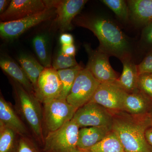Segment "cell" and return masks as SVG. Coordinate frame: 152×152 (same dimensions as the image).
<instances>
[{"label": "cell", "mask_w": 152, "mask_h": 152, "mask_svg": "<svg viewBox=\"0 0 152 152\" xmlns=\"http://www.w3.org/2000/svg\"><path fill=\"white\" fill-rule=\"evenodd\" d=\"M11 1L8 0H1L0 1V13L3 14L8 7Z\"/></svg>", "instance_id": "obj_34"}, {"label": "cell", "mask_w": 152, "mask_h": 152, "mask_svg": "<svg viewBox=\"0 0 152 152\" xmlns=\"http://www.w3.org/2000/svg\"><path fill=\"white\" fill-rule=\"evenodd\" d=\"M77 26L91 31L99 42L98 48L122 61L132 56V46L127 37L113 22L102 17L81 16L74 19Z\"/></svg>", "instance_id": "obj_1"}, {"label": "cell", "mask_w": 152, "mask_h": 152, "mask_svg": "<svg viewBox=\"0 0 152 152\" xmlns=\"http://www.w3.org/2000/svg\"><path fill=\"white\" fill-rule=\"evenodd\" d=\"M121 62L123 65L122 73L115 82L127 93L134 92L138 90L137 66L133 61L132 56L126 57Z\"/></svg>", "instance_id": "obj_16"}, {"label": "cell", "mask_w": 152, "mask_h": 152, "mask_svg": "<svg viewBox=\"0 0 152 152\" xmlns=\"http://www.w3.org/2000/svg\"><path fill=\"white\" fill-rule=\"evenodd\" d=\"M19 136L12 129L0 124V152H18Z\"/></svg>", "instance_id": "obj_21"}, {"label": "cell", "mask_w": 152, "mask_h": 152, "mask_svg": "<svg viewBox=\"0 0 152 152\" xmlns=\"http://www.w3.org/2000/svg\"><path fill=\"white\" fill-rule=\"evenodd\" d=\"M0 67L10 79L18 83L31 94L35 95V91L30 80L20 65L7 56H1Z\"/></svg>", "instance_id": "obj_18"}, {"label": "cell", "mask_w": 152, "mask_h": 152, "mask_svg": "<svg viewBox=\"0 0 152 152\" xmlns=\"http://www.w3.org/2000/svg\"><path fill=\"white\" fill-rule=\"evenodd\" d=\"M80 127L71 120L61 127L47 134L42 147L46 152H71L77 148Z\"/></svg>", "instance_id": "obj_4"}, {"label": "cell", "mask_w": 152, "mask_h": 152, "mask_svg": "<svg viewBox=\"0 0 152 152\" xmlns=\"http://www.w3.org/2000/svg\"><path fill=\"white\" fill-rule=\"evenodd\" d=\"M61 50L66 56H75V55L76 48L74 44L69 45H62Z\"/></svg>", "instance_id": "obj_32"}, {"label": "cell", "mask_w": 152, "mask_h": 152, "mask_svg": "<svg viewBox=\"0 0 152 152\" xmlns=\"http://www.w3.org/2000/svg\"><path fill=\"white\" fill-rule=\"evenodd\" d=\"M151 75H152V74H151Z\"/></svg>", "instance_id": "obj_37"}, {"label": "cell", "mask_w": 152, "mask_h": 152, "mask_svg": "<svg viewBox=\"0 0 152 152\" xmlns=\"http://www.w3.org/2000/svg\"><path fill=\"white\" fill-rule=\"evenodd\" d=\"M100 84L88 70L83 68L66 100L77 110L91 101Z\"/></svg>", "instance_id": "obj_6"}, {"label": "cell", "mask_w": 152, "mask_h": 152, "mask_svg": "<svg viewBox=\"0 0 152 152\" xmlns=\"http://www.w3.org/2000/svg\"><path fill=\"white\" fill-rule=\"evenodd\" d=\"M16 110L29 129L35 139L42 146L44 140L42 103L35 95L10 79Z\"/></svg>", "instance_id": "obj_3"}, {"label": "cell", "mask_w": 152, "mask_h": 152, "mask_svg": "<svg viewBox=\"0 0 152 152\" xmlns=\"http://www.w3.org/2000/svg\"><path fill=\"white\" fill-rule=\"evenodd\" d=\"M0 124L14 130L19 136H33L29 129L10 103L0 97Z\"/></svg>", "instance_id": "obj_14"}, {"label": "cell", "mask_w": 152, "mask_h": 152, "mask_svg": "<svg viewBox=\"0 0 152 152\" xmlns=\"http://www.w3.org/2000/svg\"><path fill=\"white\" fill-rule=\"evenodd\" d=\"M126 93L115 82L100 83L89 102L99 104L110 111H121Z\"/></svg>", "instance_id": "obj_11"}, {"label": "cell", "mask_w": 152, "mask_h": 152, "mask_svg": "<svg viewBox=\"0 0 152 152\" xmlns=\"http://www.w3.org/2000/svg\"><path fill=\"white\" fill-rule=\"evenodd\" d=\"M55 15V9L48 7L43 12L29 16L16 20L1 22L0 35L1 37L6 39L16 38L31 28L48 20Z\"/></svg>", "instance_id": "obj_7"}, {"label": "cell", "mask_w": 152, "mask_h": 152, "mask_svg": "<svg viewBox=\"0 0 152 152\" xmlns=\"http://www.w3.org/2000/svg\"><path fill=\"white\" fill-rule=\"evenodd\" d=\"M86 150L88 152H125L119 139L112 130L100 142Z\"/></svg>", "instance_id": "obj_22"}, {"label": "cell", "mask_w": 152, "mask_h": 152, "mask_svg": "<svg viewBox=\"0 0 152 152\" xmlns=\"http://www.w3.org/2000/svg\"><path fill=\"white\" fill-rule=\"evenodd\" d=\"M84 48L88 58L86 69L100 83H115L118 76L109 62L110 56L98 48L94 50L88 44Z\"/></svg>", "instance_id": "obj_9"}, {"label": "cell", "mask_w": 152, "mask_h": 152, "mask_svg": "<svg viewBox=\"0 0 152 152\" xmlns=\"http://www.w3.org/2000/svg\"><path fill=\"white\" fill-rule=\"evenodd\" d=\"M33 45L38 58L44 67H52L50 56L48 50V40L45 36L38 35L33 39Z\"/></svg>", "instance_id": "obj_24"}, {"label": "cell", "mask_w": 152, "mask_h": 152, "mask_svg": "<svg viewBox=\"0 0 152 152\" xmlns=\"http://www.w3.org/2000/svg\"><path fill=\"white\" fill-rule=\"evenodd\" d=\"M149 121L150 126L152 127V104L151 105L149 110L147 114Z\"/></svg>", "instance_id": "obj_35"}, {"label": "cell", "mask_w": 152, "mask_h": 152, "mask_svg": "<svg viewBox=\"0 0 152 152\" xmlns=\"http://www.w3.org/2000/svg\"><path fill=\"white\" fill-rule=\"evenodd\" d=\"M88 1L86 0L45 1L47 7L56 10V22L63 31L70 29L72 23Z\"/></svg>", "instance_id": "obj_12"}, {"label": "cell", "mask_w": 152, "mask_h": 152, "mask_svg": "<svg viewBox=\"0 0 152 152\" xmlns=\"http://www.w3.org/2000/svg\"><path fill=\"white\" fill-rule=\"evenodd\" d=\"M18 152H46L33 136H20Z\"/></svg>", "instance_id": "obj_26"}, {"label": "cell", "mask_w": 152, "mask_h": 152, "mask_svg": "<svg viewBox=\"0 0 152 152\" xmlns=\"http://www.w3.org/2000/svg\"><path fill=\"white\" fill-rule=\"evenodd\" d=\"M48 7L45 1L12 0L7 10L1 15V22L23 18L43 12Z\"/></svg>", "instance_id": "obj_13"}, {"label": "cell", "mask_w": 152, "mask_h": 152, "mask_svg": "<svg viewBox=\"0 0 152 152\" xmlns=\"http://www.w3.org/2000/svg\"><path fill=\"white\" fill-rule=\"evenodd\" d=\"M152 101L140 91L127 93L123 104V111L133 115L143 116L149 110Z\"/></svg>", "instance_id": "obj_15"}, {"label": "cell", "mask_w": 152, "mask_h": 152, "mask_svg": "<svg viewBox=\"0 0 152 152\" xmlns=\"http://www.w3.org/2000/svg\"><path fill=\"white\" fill-rule=\"evenodd\" d=\"M75 56H68L61 51L58 52L52 63V67L56 71L65 69L78 65Z\"/></svg>", "instance_id": "obj_27"}, {"label": "cell", "mask_w": 152, "mask_h": 152, "mask_svg": "<svg viewBox=\"0 0 152 152\" xmlns=\"http://www.w3.org/2000/svg\"><path fill=\"white\" fill-rule=\"evenodd\" d=\"M43 110L44 137L73 119L77 109L66 100L57 99L45 104Z\"/></svg>", "instance_id": "obj_5"}, {"label": "cell", "mask_w": 152, "mask_h": 152, "mask_svg": "<svg viewBox=\"0 0 152 152\" xmlns=\"http://www.w3.org/2000/svg\"><path fill=\"white\" fill-rule=\"evenodd\" d=\"M18 61L21 67L32 84L35 91L38 79L45 68L40 63L38 62L34 57L26 54L22 53L19 55Z\"/></svg>", "instance_id": "obj_20"}, {"label": "cell", "mask_w": 152, "mask_h": 152, "mask_svg": "<svg viewBox=\"0 0 152 152\" xmlns=\"http://www.w3.org/2000/svg\"><path fill=\"white\" fill-rule=\"evenodd\" d=\"M140 43L142 46L149 51L152 50V22L144 26Z\"/></svg>", "instance_id": "obj_29"}, {"label": "cell", "mask_w": 152, "mask_h": 152, "mask_svg": "<svg viewBox=\"0 0 152 152\" xmlns=\"http://www.w3.org/2000/svg\"><path fill=\"white\" fill-rule=\"evenodd\" d=\"M101 1L108 7L122 20L127 21L129 18V11L127 3L124 0H102Z\"/></svg>", "instance_id": "obj_25"}, {"label": "cell", "mask_w": 152, "mask_h": 152, "mask_svg": "<svg viewBox=\"0 0 152 152\" xmlns=\"http://www.w3.org/2000/svg\"><path fill=\"white\" fill-rule=\"evenodd\" d=\"M72 120L81 128L94 126L112 127L113 113L99 104L89 102L77 110Z\"/></svg>", "instance_id": "obj_8"}, {"label": "cell", "mask_w": 152, "mask_h": 152, "mask_svg": "<svg viewBox=\"0 0 152 152\" xmlns=\"http://www.w3.org/2000/svg\"><path fill=\"white\" fill-rule=\"evenodd\" d=\"M62 90V84L58 71L52 67L45 68L38 79L35 95L43 104L58 99Z\"/></svg>", "instance_id": "obj_10"}, {"label": "cell", "mask_w": 152, "mask_h": 152, "mask_svg": "<svg viewBox=\"0 0 152 152\" xmlns=\"http://www.w3.org/2000/svg\"><path fill=\"white\" fill-rule=\"evenodd\" d=\"M112 130L122 144L125 152H152L145 132L150 126L147 115L135 116L124 111L112 112Z\"/></svg>", "instance_id": "obj_2"}, {"label": "cell", "mask_w": 152, "mask_h": 152, "mask_svg": "<svg viewBox=\"0 0 152 152\" xmlns=\"http://www.w3.org/2000/svg\"><path fill=\"white\" fill-rule=\"evenodd\" d=\"M138 89L152 101V75L144 74L140 75L138 81Z\"/></svg>", "instance_id": "obj_28"}, {"label": "cell", "mask_w": 152, "mask_h": 152, "mask_svg": "<svg viewBox=\"0 0 152 152\" xmlns=\"http://www.w3.org/2000/svg\"><path fill=\"white\" fill-rule=\"evenodd\" d=\"M145 137L147 142L152 148V127L150 126L147 129L145 132Z\"/></svg>", "instance_id": "obj_33"}, {"label": "cell", "mask_w": 152, "mask_h": 152, "mask_svg": "<svg viewBox=\"0 0 152 152\" xmlns=\"http://www.w3.org/2000/svg\"><path fill=\"white\" fill-rule=\"evenodd\" d=\"M137 66L139 75L144 74H152V50Z\"/></svg>", "instance_id": "obj_30"}, {"label": "cell", "mask_w": 152, "mask_h": 152, "mask_svg": "<svg viewBox=\"0 0 152 152\" xmlns=\"http://www.w3.org/2000/svg\"><path fill=\"white\" fill-rule=\"evenodd\" d=\"M71 152H88L86 150L81 149L78 148H76L73 150Z\"/></svg>", "instance_id": "obj_36"}, {"label": "cell", "mask_w": 152, "mask_h": 152, "mask_svg": "<svg viewBox=\"0 0 152 152\" xmlns=\"http://www.w3.org/2000/svg\"><path fill=\"white\" fill-rule=\"evenodd\" d=\"M83 68L79 64L73 67L57 71L62 84V90L58 99H66L77 76Z\"/></svg>", "instance_id": "obj_23"}, {"label": "cell", "mask_w": 152, "mask_h": 152, "mask_svg": "<svg viewBox=\"0 0 152 152\" xmlns=\"http://www.w3.org/2000/svg\"><path fill=\"white\" fill-rule=\"evenodd\" d=\"M129 18L136 24L143 26L152 22V0L127 1Z\"/></svg>", "instance_id": "obj_19"}, {"label": "cell", "mask_w": 152, "mask_h": 152, "mask_svg": "<svg viewBox=\"0 0 152 152\" xmlns=\"http://www.w3.org/2000/svg\"><path fill=\"white\" fill-rule=\"evenodd\" d=\"M112 131L111 127L94 126L79 130L77 148L86 150L97 144Z\"/></svg>", "instance_id": "obj_17"}, {"label": "cell", "mask_w": 152, "mask_h": 152, "mask_svg": "<svg viewBox=\"0 0 152 152\" xmlns=\"http://www.w3.org/2000/svg\"><path fill=\"white\" fill-rule=\"evenodd\" d=\"M60 42L62 45H69L74 43V38L70 34H63L60 37Z\"/></svg>", "instance_id": "obj_31"}]
</instances>
